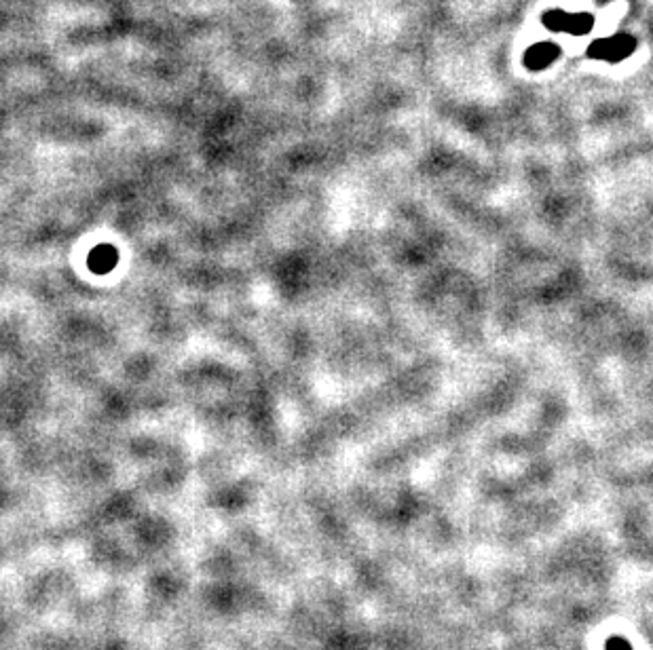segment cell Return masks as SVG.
Wrapping results in <instances>:
<instances>
[{"label":"cell","mask_w":653,"mask_h":650,"mask_svg":"<svg viewBox=\"0 0 653 650\" xmlns=\"http://www.w3.org/2000/svg\"><path fill=\"white\" fill-rule=\"evenodd\" d=\"M634 49V38L628 35H616L611 38L596 41L588 49V55L595 59H605V62H622L628 58Z\"/></svg>","instance_id":"6da1fadb"},{"label":"cell","mask_w":653,"mask_h":650,"mask_svg":"<svg viewBox=\"0 0 653 650\" xmlns=\"http://www.w3.org/2000/svg\"><path fill=\"white\" fill-rule=\"evenodd\" d=\"M558 55H561V49L554 45V43H540V45H533L526 51L525 64L526 68L531 70H543L548 68Z\"/></svg>","instance_id":"7a4b0ae2"},{"label":"cell","mask_w":653,"mask_h":650,"mask_svg":"<svg viewBox=\"0 0 653 650\" xmlns=\"http://www.w3.org/2000/svg\"><path fill=\"white\" fill-rule=\"evenodd\" d=\"M117 262V251L113 250L111 245H102L97 250H93V253L89 256V267L96 273H106L111 271Z\"/></svg>","instance_id":"3957f363"},{"label":"cell","mask_w":653,"mask_h":650,"mask_svg":"<svg viewBox=\"0 0 653 650\" xmlns=\"http://www.w3.org/2000/svg\"><path fill=\"white\" fill-rule=\"evenodd\" d=\"M595 26V19L588 13H578V15H569V24H567V32L569 35H586V32L592 30Z\"/></svg>","instance_id":"277c9868"},{"label":"cell","mask_w":653,"mask_h":650,"mask_svg":"<svg viewBox=\"0 0 653 650\" xmlns=\"http://www.w3.org/2000/svg\"><path fill=\"white\" fill-rule=\"evenodd\" d=\"M569 15L571 13H564V11H550V13L543 15V24L552 32H567Z\"/></svg>","instance_id":"5b68a950"},{"label":"cell","mask_w":653,"mask_h":650,"mask_svg":"<svg viewBox=\"0 0 653 650\" xmlns=\"http://www.w3.org/2000/svg\"><path fill=\"white\" fill-rule=\"evenodd\" d=\"M605 650H634V648H633V644L626 640V638L611 636L605 640Z\"/></svg>","instance_id":"8992f818"}]
</instances>
